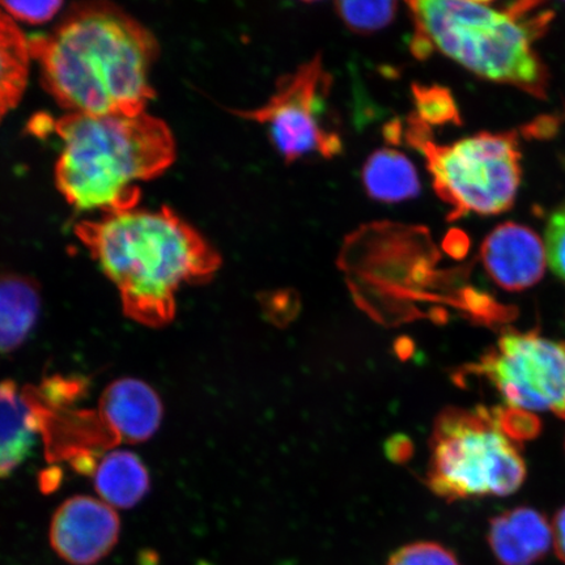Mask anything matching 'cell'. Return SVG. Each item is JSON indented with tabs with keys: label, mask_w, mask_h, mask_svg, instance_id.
Masks as SVG:
<instances>
[{
	"label": "cell",
	"mask_w": 565,
	"mask_h": 565,
	"mask_svg": "<svg viewBox=\"0 0 565 565\" xmlns=\"http://www.w3.org/2000/svg\"><path fill=\"white\" fill-rule=\"evenodd\" d=\"M42 83L70 115L138 116L154 97L158 42L122 11H76L49 35L30 40Z\"/></svg>",
	"instance_id": "obj_1"
},
{
	"label": "cell",
	"mask_w": 565,
	"mask_h": 565,
	"mask_svg": "<svg viewBox=\"0 0 565 565\" xmlns=\"http://www.w3.org/2000/svg\"><path fill=\"white\" fill-rule=\"evenodd\" d=\"M75 235L118 289L124 312L148 328L175 316V294L200 285L222 265L206 238L169 207L134 209L82 222Z\"/></svg>",
	"instance_id": "obj_2"
},
{
	"label": "cell",
	"mask_w": 565,
	"mask_h": 565,
	"mask_svg": "<svg viewBox=\"0 0 565 565\" xmlns=\"http://www.w3.org/2000/svg\"><path fill=\"white\" fill-rule=\"evenodd\" d=\"M62 140L55 183L71 206L106 214L138 207L140 182L157 179L175 160V141L162 119L67 115L54 125Z\"/></svg>",
	"instance_id": "obj_3"
},
{
	"label": "cell",
	"mask_w": 565,
	"mask_h": 565,
	"mask_svg": "<svg viewBox=\"0 0 565 565\" xmlns=\"http://www.w3.org/2000/svg\"><path fill=\"white\" fill-rule=\"evenodd\" d=\"M542 6L514 3L500 10L469 0L408 2L414 24L409 49L418 60L441 53L483 79L545 97L548 73L533 45L553 13Z\"/></svg>",
	"instance_id": "obj_4"
},
{
	"label": "cell",
	"mask_w": 565,
	"mask_h": 565,
	"mask_svg": "<svg viewBox=\"0 0 565 565\" xmlns=\"http://www.w3.org/2000/svg\"><path fill=\"white\" fill-rule=\"evenodd\" d=\"M407 143L423 154L437 195L450 207L449 221L468 214L498 215L513 206L521 185V153L513 132H479L437 145L430 127L413 113Z\"/></svg>",
	"instance_id": "obj_5"
},
{
	"label": "cell",
	"mask_w": 565,
	"mask_h": 565,
	"mask_svg": "<svg viewBox=\"0 0 565 565\" xmlns=\"http://www.w3.org/2000/svg\"><path fill=\"white\" fill-rule=\"evenodd\" d=\"M525 479L519 445L500 428L493 408L444 409L430 437V490L448 501L508 497Z\"/></svg>",
	"instance_id": "obj_6"
},
{
	"label": "cell",
	"mask_w": 565,
	"mask_h": 565,
	"mask_svg": "<svg viewBox=\"0 0 565 565\" xmlns=\"http://www.w3.org/2000/svg\"><path fill=\"white\" fill-rule=\"evenodd\" d=\"M331 87L333 76L324 68L322 55L317 54L294 73L281 76L264 105L232 113L265 126L287 164L308 157L333 159L342 153L343 141L328 122Z\"/></svg>",
	"instance_id": "obj_7"
},
{
	"label": "cell",
	"mask_w": 565,
	"mask_h": 565,
	"mask_svg": "<svg viewBox=\"0 0 565 565\" xmlns=\"http://www.w3.org/2000/svg\"><path fill=\"white\" fill-rule=\"evenodd\" d=\"M472 370L490 381L508 406L565 419V342L534 330H508Z\"/></svg>",
	"instance_id": "obj_8"
},
{
	"label": "cell",
	"mask_w": 565,
	"mask_h": 565,
	"mask_svg": "<svg viewBox=\"0 0 565 565\" xmlns=\"http://www.w3.org/2000/svg\"><path fill=\"white\" fill-rule=\"evenodd\" d=\"M121 520L102 499L76 494L56 508L49 529L54 553L71 565H95L117 546Z\"/></svg>",
	"instance_id": "obj_9"
},
{
	"label": "cell",
	"mask_w": 565,
	"mask_h": 565,
	"mask_svg": "<svg viewBox=\"0 0 565 565\" xmlns=\"http://www.w3.org/2000/svg\"><path fill=\"white\" fill-rule=\"evenodd\" d=\"M95 412L113 448L150 440L160 428L164 406L145 381L124 377L105 387Z\"/></svg>",
	"instance_id": "obj_10"
},
{
	"label": "cell",
	"mask_w": 565,
	"mask_h": 565,
	"mask_svg": "<svg viewBox=\"0 0 565 565\" xmlns=\"http://www.w3.org/2000/svg\"><path fill=\"white\" fill-rule=\"evenodd\" d=\"M480 258L489 277L510 292L524 291L545 275V244L533 230L518 223L498 225L484 238Z\"/></svg>",
	"instance_id": "obj_11"
},
{
	"label": "cell",
	"mask_w": 565,
	"mask_h": 565,
	"mask_svg": "<svg viewBox=\"0 0 565 565\" xmlns=\"http://www.w3.org/2000/svg\"><path fill=\"white\" fill-rule=\"evenodd\" d=\"M40 387L0 383V479L9 478L31 456L44 429Z\"/></svg>",
	"instance_id": "obj_12"
},
{
	"label": "cell",
	"mask_w": 565,
	"mask_h": 565,
	"mask_svg": "<svg viewBox=\"0 0 565 565\" xmlns=\"http://www.w3.org/2000/svg\"><path fill=\"white\" fill-rule=\"evenodd\" d=\"M487 539L501 565H533L547 555L553 527L541 512L519 507L493 518Z\"/></svg>",
	"instance_id": "obj_13"
},
{
	"label": "cell",
	"mask_w": 565,
	"mask_h": 565,
	"mask_svg": "<svg viewBox=\"0 0 565 565\" xmlns=\"http://www.w3.org/2000/svg\"><path fill=\"white\" fill-rule=\"evenodd\" d=\"M40 288L31 278L0 274V353L17 351L32 334L41 313Z\"/></svg>",
	"instance_id": "obj_14"
},
{
	"label": "cell",
	"mask_w": 565,
	"mask_h": 565,
	"mask_svg": "<svg viewBox=\"0 0 565 565\" xmlns=\"http://www.w3.org/2000/svg\"><path fill=\"white\" fill-rule=\"evenodd\" d=\"M92 476L98 497L119 510H130L139 504L151 487L146 465L130 450L108 451L97 462Z\"/></svg>",
	"instance_id": "obj_15"
},
{
	"label": "cell",
	"mask_w": 565,
	"mask_h": 565,
	"mask_svg": "<svg viewBox=\"0 0 565 565\" xmlns=\"http://www.w3.org/2000/svg\"><path fill=\"white\" fill-rule=\"evenodd\" d=\"M366 194L374 201L398 203L420 193L418 172L405 153L394 148H381L366 159L363 167Z\"/></svg>",
	"instance_id": "obj_16"
},
{
	"label": "cell",
	"mask_w": 565,
	"mask_h": 565,
	"mask_svg": "<svg viewBox=\"0 0 565 565\" xmlns=\"http://www.w3.org/2000/svg\"><path fill=\"white\" fill-rule=\"evenodd\" d=\"M31 58L30 40L0 7V122L24 95Z\"/></svg>",
	"instance_id": "obj_17"
},
{
	"label": "cell",
	"mask_w": 565,
	"mask_h": 565,
	"mask_svg": "<svg viewBox=\"0 0 565 565\" xmlns=\"http://www.w3.org/2000/svg\"><path fill=\"white\" fill-rule=\"evenodd\" d=\"M395 2H338L335 10L350 31L370 34L392 23L397 13Z\"/></svg>",
	"instance_id": "obj_18"
},
{
	"label": "cell",
	"mask_w": 565,
	"mask_h": 565,
	"mask_svg": "<svg viewBox=\"0 0 565 565\" xmlns=\"http://www.w3.org/2000/svg\"><path fill=\"white\" fill-rule=\"evenodd\" d=\"M413 96L416 105L415 115L429 127L448 124L461 125V116H459L457 104L449 89L414 84Z\"/></svg>",
	"instance_id": "obj_19"
},
{
	"label": "cell",
	"mask_w": 565,
	"mask_h": 565,
	"mask_svg": "<svg viewBox=\"0 0 565 565\" xmlns=\"http://www.w3.org/2000/svg\"><path fill=\"white\" fill-rule=\"evenodd\" d=\"M387 565H461L451 551L435 542H416L392 555Z\"/></svg>",
	"instance_id": "obj_20"
},
{
	"label": "cell",
	"mask_w": 565,
	"mask_h": 565,
	"mask_svg": "<svg viewBox=\"0 0 565 565\" xmlns=\"http://www.w3.org/2000/svg\"><path fill=\"white\" fill-rule=\"evenodd\" d=\"M493 412L500 428L514 443L533 439L540 434V420L524 409L497 407Z\"/></svg>",
	"instance_id": "obj_21"
},
{
	"label": "cell",
	"mask_w": 565,
	"mask_h": 565,
	"mask_svg": "<svg viewBox=\"0 0 565 565\" xmlns=\"http://www.w3.org/2000/svg\"><path fill=\"white\" fill-rule=\"evenodd\" d=\"M545 247L551 270L565 281V202L548 218Z\"/></svg>",
	"instance_id": "obj_22"
},
{
	"label": "cell",
	"mask_w": 565,
	"mask_h": 565,
	"mask_svg": "<svg viewBox=\"0 0 565 565\" xmlns=\"http://www.w3.org/2000/svg\"><path fill=\"white\" fill-rule=\"evenodd\" d=\"M0 7L9 15L21 23L39 25L47 23L56 17L63 7L62 2H0Z\"/></svg>",
	"instance_id": "obj_23"
},
{
	"label": "cell",
	"mask_w": 565,
	"mask_h": 565,
	"mask_svg": "<svg viewBox=\"0 0 565 565\" xmlns=\"http://www.w3.org/2000/svg\"><path fill=\"white\" fill-rule=\"evenodd\" d=\"M553 539L556 555L565 564V507H563L555 515Z\"/></svg>",
	"instance_id": "obj_24"
}]
</instances>
